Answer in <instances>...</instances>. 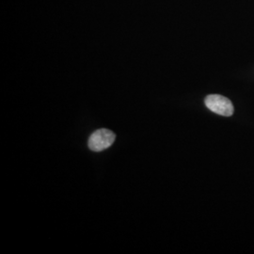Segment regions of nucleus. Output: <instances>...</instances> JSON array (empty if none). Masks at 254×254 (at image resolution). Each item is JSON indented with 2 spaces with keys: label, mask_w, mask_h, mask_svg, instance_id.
I'll return each instance as SVG.
<instances>
[{
  "label": "nucleus",
  "mask_w": 254,
  "mask_h": 254,
  "mask_svg": "<svg viewBox=\"0 0 254 254\" xmlns=\"http://www.w3.org/2000/svg\"><path fill=\"white\" fill-rule=\"evenodd\" d=\"M115 134L109 129H98L89 138V148L93 152L106 150L115 141Z\"/></svg>",
  "instance_id": "obj_1"
},
{
  "label": "nucleus",
  "mask_w": 254,
  "mask_h": 254,
  "mask_svg": "<svg viewBox=\"0 0 254 254\" xmlns=\"http://www.w3.org/2000/svg\"><path fill=\"white\" fill-rule=\"evenodd\" d=\"M204 102L208 109L216 114L225 117H230L234 114V107L232 102L224 96L212 94L207 96Z\"/></svg>",
  "instance_id": "obj_2"
}]
</instances>
